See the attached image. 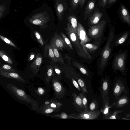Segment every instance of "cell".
I'll list each match as a JSON object with an SVG mask.
<instances>
[{
	"label": "cell",
	"instance_id": "obj_43",
	"mask_svg": "<svg viewBox=\"0 0 130 130\" xmlns=\"http://www.w3.org/2000/svg\"><path fill=\"white\" fill-rule=\"evenodd\" d=\"M36 93L38 95L42 96L44 94L45 92V90L41 87H39L35 90Z\"/></svg>",
	"mask_w": 130,
	"mask_h": 130
},
{
	"label": "cell",
	"instance_id": "obj_33",
	"mask_svg": "<svg viewBox=\"0 0 130 130\" xmlns=\"http://www.w3.org/2000/svg\"><path fill=\"white\" fill-rule=\"evenodd\" d=\"M73 64L83 74L88 75V73L86 69L82 64L79 63L74 61L73 62Z\"/></svg>",
	"mask_w": 130,
	"mask_h": 130
},
{
	"label": "cell",
	"instance_id": "obj_29",
	"mask_svg": "<svg viewBox=\"0 0 130 130\" xmlns=\"http://www.w3.org/2000/svg\"><path fill=\"white\" fill-rule=\"evenodd\" d=\"M0 71L8 72H17V71L10 66L7 64L0 63Z\"/></svg>",
	"mask_w": 130,
	"mask_h": 130
},
{
	"label": "cell",
	"instance_id": "obj_45",
	"mask_svg": "<svg viewBox=\"0 0 130 130\" xmlns=\"http://www.w3.org/2000/svg\"><path fill=\"white\" fill-rule=\"evenodd\" d=\"M86 0H79V4L81 8L83 7Z\"/></svg>",
	"mask_w": 130,
	"mask_h": 130
},
{
	"label": "cell",
	"instance_id": "obj_27",
	"mask_svg": "<svg viewBox=\"0 0 130 130\" xmlns=\"http://www.w3.org/2000/svg\"><path fill=\"white\" fill-rule=\"evenodd\" d=\"M103 104L102 107V112L103 116H106L109 113V110L111 108V105L110 104L109 101H103Z\"/></svg>",
	"mask_w": 130,
	"mask_h": 130
},
{
	"label": "cell",
	"instance_id": "obj_49",
	"mask_svg": "<svg viewBox=\"0 0 130 130\" xmlns=\"http://www.w3.org/2000/svg\"><path fill=\"white\" fill-rule=\"evenodd\" d=\"M130 114V113H129Z\"/></svg>",
	"mask_w": 130,
	"mask_h": 130
},
{
	"label": "cell",
	"instance_id": "obj_42",
	"mask_svg": "<svg viewBox=\"0 0 130 130\" xmlns=\"http://www.w3.org/2000/svg\"><path fill=\"white\" fill-rule=\"evenodd\" d=\"M79 0H71V9L75 11L78 6Z\"/></svg>",
	"mask_w": 130,
	"mask_h": 130
},
{
	"label": "cell",
	"instance_id": "obj_5",
	"mask_svg": "<svg viewBox=\"0 0 130 130\" xmlns=\"http://www.w3.org/2000/svg\"><path fill=\"white\" fill-rule=\"evenodd\" d=\"M106 23V21L103 19L98 24L90 26L88 30L89 36L94 39H97L101 37L105 27Z\"/></svg>",
	"mask_w": 130,
	"mask_h": 130
},
{
	"label": "cell",
	"instance_id": "obj_38",
	"mask_svg": "<svg viewBox=\"0 0 130 130\" xmlns=\"http://www.w3.org/2000/svg\"><path fill=\"white\" fill-rule=\"evenodd\" d=\"M34 33L38 42L42 46H43L44 42L41 35L37 31H34Z\"/></svg>",
	"mask_w": 130,
	"mask_h": 130
},
{
	"label": "cell",
	"instance_id": "obj_31",
	"mask_svg": "<svg viewBox=\"0 0 130 130\" xmlns=\"http://www.w3.org/2000/svg\"><path fill=\"white\" fill-rule=\"evenodd\" d=\"M45 115L52 117L57 118L60 119H72L69 115H68L66 113L64 112H62L59 114H54L53 115L46 114Z\"/></svg>",
	"mask_w": 130,
	"mask_h": 130
},
{
	"label": "cell",
	"instance_id": "obj_21",
	"mask_svg": "<svg viewBox=\"0 0 130 130\" xmlns=\"http://www.w3.org/2000/svg\"><path fill=\"white\" fill-rule=\"evenodd\" d=\"M50 44L51 46L55 56L58 62L62 65H64L65 63L63 59L59 52V50L53 43H50Z\"/></svg>",
	"mask_w": 130,
	"mask_h": 130
},
{
	"label": "cell",
	"instance_id": "obj_12",
	"mask_svg": "<svg viewBox=\"0 0 130 130\" xmlns=\"http://www.w3.org/2000/svg\"><path fill=\"white\" fill-rule=\"evenodd\" d=\"M122 92L127 93L124 84L121 80L119 79L116 82L113 89V93L116 100Z\"/></svg>",
	"mask_w": 130,
	"mask_h": 130
},
{
	"label": "cell",
	"instance_id": "obj_3",
	"mask_svg": "<svg viewBox=\"0 0 130 130\" xmlns=\"http://www.w3.org/2000/svg\"><path fill=\"white\" fill-rule=\"evenodd\" d=\"M114 36L113 32L112 31L109 32L106 42L101 54L100 63L101 69L104 68L109 58L111 51V44Z\"/></svg>",
	"mask_w": 130,
	"mask_h": 130
},
{
	"label": "cell",
	"instance_id": "obj_22",
	"mask_svg": "<svg viewBox=\"0 0 130 130\" xmlns=\"http://www.w3.org/2000/svg\"><path fill=\"white\" fill-rule=\"evenodd\" d=\"M54 73V68L51 65L47 66L46 68V71L45 74L46 83H49Z\"/></svg>",
	"mask_w": 130,
	"mask_h": 130
},
{
	"label": "cell",
	"instance_id": "obj_4",
	"mask_svg": "<svg viewBox=\"0 0 130 130\" xmlns=\"http://www.w3.org/2000/svg\"><path fill=\"white\" fill-rule=\"evenodd\" d=\"M102 108L95 111L86 109L79 113H73L69 115L72 119H77L94 120L97 119L102 113Z\"/></svg>",
	"mask_w": 130,
	"mask_h": 130
},
{
	"label": "cell",
	"instance_id": "obj_34",
	"mask_svg": "<svg viewBox=\"0 0 130 130\" xmlns=\"http://www.w3.org/2000/svg\"><path fill=\"white\" fill-rule=\"evenodd\" d=\"M84 47L87 51H93L98 49L99 45L96 44L88 43L85 44Z\"/></svg>",
	"mask_w": 130,
	"mask_h": 130
},
{
	"label": "cell",
	"instance_id": "obj_41",
	"mask_svg": "<svg viewBox=\"0 0 130 130\" xmlns=\"http://www.w3.org/2000/svg\"><path fill=\"white\" fill-rule=\"evenodd\" d=\"M68 77L70 79L72 84L77 90L79 91H81V89L80 87L79 86L77 82L75 79L71 77L68 76Z\"/></svg>",
	"mask_w": 130,
	"mask_h": 130
},
{
	"label": "cell",
	"instance_id": "obj_47",
	"mask_svg": "<svg viewBox=\"0 0 130 130\" xmlns=\"http://www.w3.org/2000/svg\"><path fill=\"white\" fill-rule=\"evenodd\" d=\"M116 0H108L107 2V5L111 4L113 3Z\"/></svg>",
	"mask_w": 130,
	"mask_h": 130
},
{
	"label": "cell",
	"instance_id": "obj_23",
	"mask_svg": "<svg viewBox=\"0 0 130 130\" xmlns=\"http://www.w3.org/2000/svg\"><path fill=\"white\" fill-rule=\"evenodd\" d=\"M56 9L58 18L62 20L64 13V8L62 4L57 2L56 4Z\"/></svg>",
	"mask_w": 130,
	"mask_h": 130
},
{
	"label": "cell",
	"instance_id": "obj_18",
	"mask_svg": "<svg viewBox=\"0 0 130 130\" xmlns=\"http://www.w3.org/2000/svg\"><path fill=\"white\" fill-rule=\"evenodd\" d=\"M121 13L123 20L130 26V15L128 10L122 4H121Z\"/></svg>",
	"mask_w": 130,
	"mask_h": 130
},
{
	"label": "cell",
	"instance_id": "obj_37",
	"mask_svg": "<svg viewBox=\"0 0 130 130\" xmlns=\"http://www.w3.org/2000/svg\"><path fill=\"white\" fill-rule=\"evenodd\" d=\"M98 107V103L97 101L95 100H92L89 106L90 110L92 111H96Z\"/></svg>",
	"mask_w": 130,
	"mask_h": 130
},
{
	"label": "cell",
	"instance_id": "obj_1",
	"mask_svg": "<svg viewBox=\"0 0 130 130\" xmlns=\"http://www.w3.org/2000/svg\"><path fill=\"white\" fill-rule=\"evenodd\" d=\"M66 33L74 46L77 53L80 57L86 59H91L92 57L88 51L85 50L79 41L77 33L73 30L71 25L68 23L65 28Z\"/></svg>",
	"mask_w": 130,
	"mask_h": 130
},
{
	"label": "cell",
	"instance_id": "obj_39",
	"mask_svg": "<svg viewBox=\"0 0 130 130\" xmlns=\"http://www.w3.org/2000/svg\"><path fill=\"white\" fill-rule=\"evenodd\" d=\"M79 95L81 98L83 104L84 109L88 110L87 100L85 95L83 93H80Z\"/></svg>",
	"mask_w": 130,
	"mask_h": 130
},
{
	"label": "cell",
	"instance_id": "obj_28",
	"mask_svg": "<svg viewBox=\"0 0 130 130\" xmlns=\"http://www.w3.org/2000/svg\"><path fill=\"white\" fill-rule=\"evenodd\" d=\"M58 111L55 109L43 105L40 107V112L42 113L45 115L50 114L54 112Z\"/></svg>",
	"mask_w": 130,
	"mask_h": 130
},
{
	"label": "cell",
	"instance_id": "obj_13",
	"mask_svg": "<svg viewBox=\"0 0 130 130\" xmlns=\"http://www.w3.org/2000/svg\"><path fill=\"white\" fill-rule=\"evenodd\" d=\"M109 85L108 80L107 78L103 79L101 86V94L103 101H109Z\"/></svg>",
	"mask_w": 130,
	"mask_h": 130
},
{
	"label": "cell",
	"instance_id": "obj_20",
	"mask_svg": "<svg viewBox=\"0 0 130 130\" xmlns=\"http://www.w3.org/2000/svg\"><path fill=\"white\" fill-rule=\"evenodd\" d=\"M95 0H89L88 2L84 11V19H87L93 11L95 6Z\"/></svg>",
	"mask_w": 130,
	"mask_h": 130
},
{
	"label": "cell",
	"instance_id": "obj_17",
	"mask_svg": "<svg viewBox=\"0 0 130 130\" xmlns=\"http://www.w3.org/2000/svg\"><path fill=\"white\" fill-rule=\"evenodd\" d=\"M129 101L128 98L127 96L123 95L119 98L113 103V105L117 108H121L127 104Z\"/></svg>",
	"mask_w": 130,
	"mask_h": 130
},
{
	"label": "cell",
	"instance_id": "obj_25",
	"mask_svg": "<svg viewBox=\"0 0 130 130\" xmlns=\"http://www.w3.org/2000/svg\"><path fill=\"white\" fill-rule=\"evenodd\" d=\"M69 23L71 25L75 31L77 33V22L76 18L75 16L71 15L67 18Z\"/></svg>",
	"mask_w": 130,
	"mask_h": 130
},
{
	"label": "cell",
	"instance_id": "obj_46",
	"mask_svg": "<svg viewBox=\"0 0 130 130\" xmlns=\"http://www.w3.org/2000/svg\"><path fill=\"white\" fill-rule=\"evenodd\" d=\"M107 0H102L101 6L102 7H105L107 4Z\"/></svg>",
	"mask_w": 130,
	"mask_h": 130
},
{
	"label": "cell",
	"instance_id": "obj_40",
	"mask_svg": "<svg viewBox=\"0 0 130 130\" xmlns=\"http://www.w3.org/2000/svg\"><path fill=\"white\" fill-rule=\"evenodd\" d=\"M0 38L5 42L9 45L15 48H17V46L11 41L9 40L7 38L0 35Z\"/></svg>",
	"mask_w": 130,
	"mask_h": 130
},
{
	"label": "cell",
	"instance_id": "obj_35",
	"mask_svg": "<svg viewBox=\"0 0 130 130\" xmlns=\"http://www.w3.org/2000/svg\"><path fill=\"white\" fill-rule=\"evenodd\" d=\"M128 35L129 33L128 32H126L123 34L115 42L116 46H117L123 43L127 39Z\"/></svg>",
	"mask_w": 130,
	"mask_h": 130
},
{
	"label": "cell",
	"instance_id": "obj_30",
	"mask_svg": "<svg viewBox=\"0 0 130 130\" xmlns=\"http://www.w3.org/2000/svg\"><path fill=\"white\" fill-rule=\"evenodd\" d=\"M0 56L3 59L8 63L12 64L13 61L9 56L3 50L0 51Z\"/></svg>",
	"mask_w": 130,
	"mask_h": 130
},
{
	"label": "cell",
	"instance_id": "obj_6",
	"mask_svg": "<svg viewBox=\"0 0 130 130\" xmlns=\"http://www.w3.org/2000/svg\"><path fill=\"white\" fill-rule=\"evenodd\" d=\"M59 79L54 74L52 79V84L56 98L60 99L63 98L66 93V90L62 85Z\"/></svg>",
	"mask_w": 130,
	"mask_h": 130
},
{
	"label": "cell",
	"instance_id": "obj_32",
	"mask_svg": "<svg viewBox=\"0 0 130 130\" xmlns=\"http://www.w3.org/2000/svg\"><path fill=\"white\" fill-rule=\"evenodd\" d=\"M49 62L54 68L55 74L59 79H61L62 77L61 70L53 61H49Z\"/></svg>",
	"mask_w": 130,
	"mask_h": 130
},
{
	"label": "cell",
	"instance_id": "obj_48",
	"mask_svg": "<svg viewBox=\"0 0 130 130\" xmlns=\"http://www.w3.org/2000/svg\"><path fill=\"white\" fill-rule=\"evenodd\" d=\"M128 42L129 43H130V39H129V40L128 41Z\"/></svg>",
	"mask_w": 130,
	"mask_h": 130
},
{
	"label": "cell",
	"instance_id": "obj_16",
	"mask_svg": "<svg viewBox=\"0 0 130 130\" xmlns=\"http://www.w3.org/2000/svg\"><path fill=\"white\" fill-rule=\"evenodd\" d=\"M63 104L61 102L55 100H50L45 101L42 105L55 109L58 111L61 109Z\"/></svg>",
	"mask_w": 130,
	"mask_h": 130
},
{
	"label": "cell",
	"instance_id": "obj_7",
	"mask_svg": "<svg viewBox=\"0 0 130 130\" xmlns=\"http://www.w3.org/2000/svg\"><path fill=\"white\" fill-rule=\"evenodd\" d=\"M126 57L125 52L122 53L116 56L113 64V67L115 70H119L122 72L124 71Z\"/></svg>",
	"mask_w": 130,
	"mask_h": 130
},
{
	"label": "cell",
	"instance_id": "obj_24",
	"mask_svg": "<svg viewBox=\"0 0 130 130\" xmlns=\"http://www.w3.org/2000/svg\"><path fill=\"white\" fill-rule=\"evenodd\" d=\"M74 102L75 105L78 107L83 108H84L81 98L79 95H77L75 92L73 93L72 94Z\"/></svg>",
	"mask_w": 130,
	"mask_h": 130
},
{
	"label": "cell",
	"instance_id": "obj_10",
	"mask_svg": "<svg viewBox=\"0 0 130 130\" xmlns=\"http://www.w3.org/2000/svg\"><path fill=\"white\" fill-rule=\"evenodd\" d=\"M50 43L53 44L59 50L62 51L64 48L69 50L61 36L57 33L54 34V36L51 39Z\"/></svg>",
	"mask_w": 130,
	"mask_h": 130
},
{
	"label": "cell",
	"instance_id": "obj_36",
	"mask_svg": "<svg viewBox=\"0 0 130 130\" xmlns=\"http://www.w3.org/2000/svg\"><path fill=\"white\" fill-rule=\"evenodd\" d=\"M61 36L63 39L64 42L70 49L73 50V48L71 43L66 36L62 32H61Z\"/></svg>",
	"mask_w": 130,
	"mask_h": 130
},
{
	"label": "cell",
	"instance_id": "obj_19",
	"mask_svg": "<svg viewBox=\"0 0 130 130\" xmlns=\"http://www.w3.org/2000/svg\"><path fill=\"white\" fill-rule=\"evenodd\" d=\"M103 14L99 11L94 12L90 18L89 23L91 25H93L98 24L101 20Z\"/></svg>",
	"mask_w": 130,
	"mask_h": 130
},
{
	"label": "cell",
	"instance_id": "obj_11",
	"mask_svg": "<svg viewBox=\"0 0 130 130\" xmlns=\"http://www.w3.org/2000/svg\"><path fill=\"white\" fill-rule=\"evenodd\" d=\"M43 56L40 53L37 54L34 61L29 67L30 70L32 73V75L36 74L39 72L43 61Z\"/></svg>",
	"mask_w": 130,
	"mask_h": 130
},
{
	"label": "cell",
	"instance_id": "obj_14",
	"mask_svg": "<svg viewBox=\"0 0 130 130\" xmlns=\"http://www.w3.org/2000/svg\"><path fill=\"white\" fill-rule=\"evenodd\" d=\"M0 75L4 77L13 79L20 82L25 83L26 81L17 72H8L0 71Z\"/></svg>",
	"mask_w": 130,
	"mask_h": 130
},
{
	"label": "cell",
	"instance_id": "obj_8",
	"mask_svg": "<svg viewBox=\"0 0 130 130\" xmlns=\"http://www.w3.org/2000/svg\"><path fill=\"white\" fill-rule=\"evenodd\" d=\"M42 15H35L30 19L29 21L32 24L38 25L41 29L46 28L48 26L46 24L48 20L47 18L44 17Z\"/></svg>",
	"mask_w": 130,
	"mask_h": 130
},
{
	"label": "cell",
	"instance_id": "obj_44",
	"mask_svg": "<svg viewBox=\"0 0 130 130\" xmlns=\"http://www.w3.org/2000/svg\"><path fill=\"white\" fill-rule=\"evenodd\" d=\"M35 54L34 52L31 53L28 58V61H30L33 59L35 56Z\"/></svg>",
	"mask_w": 130,
	"mask_h": 130
},
{
	"label": "cell",
	"instance_id": "obj_2",
	"mask_svg": "<svg viewBox=\"0 0 130 130\" xmlns=\"http://www.w3.org/2000/svg\"><path fill=\"white\" fill-rule=\"evenodd\" d=\"M7 87L10 91L19 100L30 104L33 110L40 112L39 106L36 101L32 99L23 90L11 84L7 85Z\"/></svg>",
	"mask_w": 130,
	"mask_h": 130
},
{
	"label": "cell",
	"instance_id": "obj_26",
	"mask_svg": "<svg viewBox=\"0 0 130 130\" xmlns=\"http://www.w3.org/2000/svg\"><path fill=\"white\" fill-rule=\"evenodd\" d=\"M123 112V111L121 110H116L113 113H109L106 116H103V119L105 120L116 119L118 115Z\"/></svg>",
	"mask_w": 130,
	"mask_h": 130
},
{
	"label": "cell",
	"instance_id": "obj_15",
	"mask_svg": "<svg viewBox=\"0 0 130 130\" xmlns=\"http://www.w3.org/2000/svg\"><path fill=\"white\" fill-rule=\"evenodd\" d=\"M44 50V57H47L55 63L58 62L50 44L45 45Z\"/></svg>",
	"mask_w": 130,
	"mask_h": 130
},
{
	"label": "cell",
	"instance_id": "obj_9",
	"mask_svg": "<svg viewBox=\"0 0 130 130\" xmlns=\"http://www.w3.org/2000/svg\"><path fill=\"white\" fill-rule=\"evenodd\" d=\"M77 33L80 43L84 49L87 51L84 47V45L91 41V39L88 37L86 31L82 25L79 23L78 24Z\"/></svg>",
	"mask_w": 130,
	"mask_h": 130
}]
</instances>
